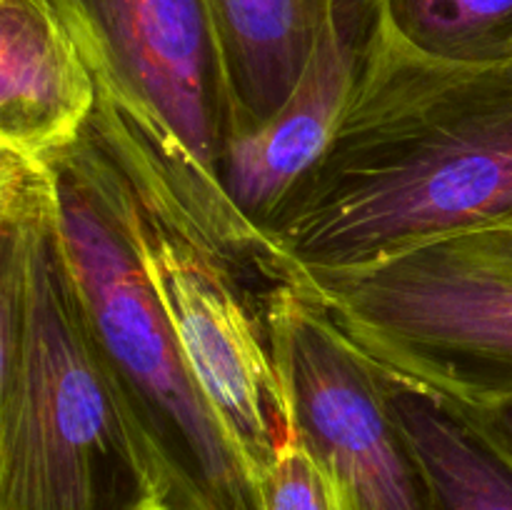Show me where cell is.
I'll return each instance as SVG.
<instances>
[{"instance_id": "12", "label": "cell", "mask_w": 512, "mask_h": 510, "mask_svg": "<svg viewBox=\"0 0 512 510\" xmlns=\"http://www.w3.org/2000/svg\"><path fill=\"white\" fill-rule=\"evenodd\" d=\"M260 490L263 510H355L338 475L300 428L270 460Z\"/></svg>"}, {"instance_id": "10", "label": "cell", "mask_w": 512, "mask_h": 510, "mask_svg": "<svg viewBox=\"0 0 512 510\" xmlns=\"http://www.w3.org/2000/svg\"><path fill=\"white\" fill-rule=\"evenodd\" d=\"M383 380L433 510H512V460L485 425L438 395Z\"/></svg>"}, {"instance_id": "11", "label": "cell", "mask_w": 512, "mask_h": 510, "mask_svg": "<svg viewBox=\"0 0 512 510\" xmlns=\"http://www.w3.org/2000/svg\"><path fill=\"white\" fill-rule=\"evenodd\" d=\"M380 13L400 38L435 58H512V0H380Z\"/></svg>"}, {"instance_id": "5", "label": "cell", "mask_w": 512, "mask_h": 510, "mask_svg": "<svg viewBox=\"0 0 512 510\" xmlns=\"http://www.w3.org/2000/svg\"><path fill=\"white\" fill-rule=\"evenodd\" d=\"M50 5L73 35L98 90L158 125L205 178L220 185L230 95L210 0Z\"/></svg>"}, {"instance_id": "9", "label": "cell", "mask_w": 512, "mask_h": 510, "mask_svg": "<svg viewBox=\"0 0 512 510\" xmlns=\"http://www.w3.org/2000/svg\"><path fill=\"white\" fill-rule=\"evenodd\" d=\"M230 95L228 143L293 93L335 0H210Z\"/></svg>"}, {"instance_id": "6", "label": "cell", "mask_w": 512, "mask_h": 510, "mask_svg": "<svg viewBox=\"0 0 512 510\" xmlns=\"http://www.w3.org/2000/svg\"><path fill=\"white\" fill-rule=\"evenodd\" d=\"M295 423L355 510H433L385 380L295 280L275 305Z\"/></svg>"}, {"instance_id": "3", "label": "cell", "mask_w": 512, "mask_h": 510, "mask_svg": "<svg viewBox=\"0 0 512 510\" xmlns=\"http://www.w3.org/2000/svg\"><path fill=\"white\" fill-rule=\"evenodd\" d=\"M50 165L85 323L163 478L168 510H263L258 478L190 370L83 138Z\"/></svg>"}, {"instance_id": "7", "label": "cell", "mask_w": 512, "mask_h": 510, "mask_svg": "<svg viewBox=\"0 0 512 510\" xmlns=\"http://www.w3.org/2000/svg\"><path fill=\"white\" fill-rule=\"evenodd\" d=\"M380 0H335L293 93L265 123L223 145L218 180L235 208L265 228L333 143L358 83Z\"/></svg>"}, {"instance_id": "2", "label": "cell", "mask_w": 512, "mask_h": 510, "mask_svg": "<svg viewBox=\"0 0 512 510\" xmlns=\"http://www.w3.org/2000/svg\"><path fill=\"white\" fill-rule=\"evenodd\" d=\"M0 510H168L85 323L50 163L0 150Z\"/></svg>"}, {"instance_id": "13", "label": "cell", "mask_w": 512, "mask_h": 510, "mask_svg": "<svg viewBox=\"0 0 512 510\" xmlns=\"http://www.w3.org/2000/svg\"><path fill=\"white\" fill-rule=\"evenodd\" d=\"M470 413L485 425V430L493 435V440L500 445V450L512 460V403L495 405V408L485 410H470Z\"/></svg>"}, {"instance_id": "4", "label": "cell", "mask_w": 512, "mask_h": 510, "mask_svg": "<svg viewBox=\"0 0 512 510\" xmlns=\"http://www.w3.org/2000/svg\"><path fill=\"white\" fill-rule=\"evenodd\" d=\"M298 285L388 378L460 408L512 403V225L360 268L298 270Z\"/></svg>"}, {"instance_id": "8", "label": "cell", "mask_w": 512, "mask_h": 510, "mask_svg": "<svg viewBox=\"0 0 512 510\" xmlns=\"http://www.w3.org/2000/svg\"><path fill=\"white\" fill-rule=\"evenodd\" d=\"M95 105L93 73L50 0H0V150L53 163Z\"/></svg>"}, {"instance_id": "1", "label": "cell", "mask_w": 512, "mask_h": 510, "mask_svg": "<svg viewBox=\"0 0 512 510\" xmlns=\"http://www.w3.org/2000/svg\"><path fill=\"white\" fill-rule=\"evenodd\" d=\"M488 225H512V58H435L378 3L338 133L265 233L295 270H348Z\"/></svg>"}]
</instances>
